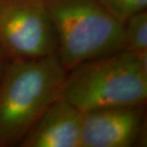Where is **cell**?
<instances>
[{
  "instance_id": "3",
  "label": "cell",
  "mask_w": 147,
  "mask_h": 147,
  "mask_svg": "<svg viewBox=\"0 0 147 147\" xmlns=\"http://www.w3.org/2000/svg\"><path fill=\"white\" fill-rule=\"evenodd\" d=\"M67 72L84 61L125 49L123 24L99 0H45Z\"/></svg>"
},
{
  "instance_id": "4",
  "label": "cell",
  "mask_w": 147,
  "mask_h": 147,
  "mask_svg": "<svg viewBox=\"0 0 147 147\" xmlns=\"http://www.w3.org/2000/svg\"><path fill=\"white\" fill-rule=\"evenodd\" d=\"M57 38L45 0H0V53L11 60L55 54Z\"/></svg>"
},
{
  "instance_id": "2",
  "label": "cell",
  "mask_w": 147,
  "mask_h": 147,
  "mask_svg": "<svg viewBox=\"0 0 147 147\" xmlns=\"http://www.w3.org/2000/svg\"><path fill=\"white\" fill-rule=\"evenodd\" d=\"M60 96L81 112L144 106L147 55L122 50L84 61L67 72Z\"/></svg>"
},
{
  "instance_id": "1",
  "label": "cell",
  "mask_w": 147,
  "mask_h": 147,
  "mask_svg": "<svg viewBox=\"0 0 147 147\" xmlns=\"http://www.w3.org/2000/svg\"><path fill=\"white\" fill-rule=\"evenodd\" d=\"M67 71L57 55L11 60L0 78V146L20 143L61 96Z\"/></svg>"
},
{
  "instance_id": "7",
  "label": "cell",
  "mask_w": 147,
  "mask_h": 147,
  "mask_svg": "<svg viewBox=\"0 0 147 147\" xmlns=\"http://www.w3.org/2000/svg\"><path fill=\"white\" fill-rule=\"evenodd\" d=\"M125 49L135 54L147 55V11L134 13L123 23Z\"/></svg>"
},
{
  "instance_id": "9",
  "label": "cell",
  "mask_w": 147,
  "mask_h": 147,
  "mask_svg": "<svg viewBox=\"0 0 147 147\" xmlns=\"http://www.w3.org/2000/svg\"><path fill=\"white\" fill-rule=\"evenodd\" d=\"M3 58H4V57H3L2 54L0 53V78H1L3 70H4V68H3Z\"/></svg>"
},
{
  "instance_id": "5",
  "label": "cell",
  "mask_w": 147,
  "mask_h": 147,
  "mask_svg": "<svg viewBox=\"0 0 147 147\" xmlns=\"http://www.w3.org/2000/svg\"><path fill=\"white\" fill-rule=\"evenodd\" d=\"M143 106H117L82 112L81 147H130L140 138Z\"/></svg>"
},
{
  "instance_id": "6",
  "label": "cell",
  "mask_w": 147,
  "mask_h": 147,
  "mask_svg": "<svg viewBox=\"0 0 147 147\" xmlns=\"http://www.w3.org/2000/svg\"><path fill=\"white\" fill-rule=\"evenodd\" d=\"M82 112L58 98L20 142L22 147H81Z\"/></svg>"
},
{
  "instance_id": "8",
  "label": "cell",
  "mask_w": 147,
  "mask_h": 147,
  "mask_svg": "<svg viewBox=\"0 0 147 147\" xmlns=\"http://www.w3.org/2000/svg\"><path fill=\"white\" fill-rule=\"evenodd\" d=\"M99 2L122 24L128 17L147 8V0H99Z\"/></svg>"
}]
</instances>
